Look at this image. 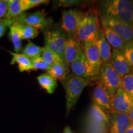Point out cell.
<instances>
[{"instance_id": "cell-1", "label": "cell", "mask_w": 133, "mask_h": 133, "mask_svg": "<svg viewBox=\"0 0 133 133\" xmlns=\"http://www.w3.org/2000/svg\"><path fill=\"white\" fill-rule=\"evenodd\" d=\"M100 30L97 14L94 11L86 13L83 15L75 36L83 46L86 43L97 41Z\"/></svg>"}, {"instance_id": "cell-2", "label": "cell", "mask_w": 133, "mask_h": 133, "mask_svg": "<svg viewBox=\"0 0 133 133\" xmlns=\"http://www.w3.org/2000/svg\"><path fill=\"white\" fill-rule=\"evenodd\" d=\"M104 14L133 26V4L128 0H110L102 3Z\"/></svg>"}, {"instance_id": "cell-3", "label": "cell", "mask_w": 133, "mask_h": 133, "mask_svg": "<svg viewBox=\"0 0 133 133\" xmlns=\"http://www.w3.org/2000/svg\"><path fill=\"white\" fill-rule=\"evenodd\" d=\"M65 91L66 114L74 108L84 89L88 86V81L74 74H69L62 81Z\"/></svg>"}, {"instance_id": "cell-4", "label": "cell", "mask_w": 133, "mask_h": 133, "mask_svg": "<svg viewBox=\"0 0 133 133\" xmlns=\"http://www.w3.org/2000/svg\"><path fill=\"white\" fill-rule=\"evenodd\" d=\"M98 75L99 81L112 97L121 87V77L115 71L110 63L102 65Z\"/></svg>"}, {"instance_id": "cell-5", "label": "cell", "mask_w": 133, "mask_h": 133, "mask_svg": "<svg viewBox=\"0 0 133 133\" xmlns=\"http://www.w3.org/2000/svg\"><path fill=\"white\" fill-rule=\"evenodd\" d=\"M9 21L11 25L14 23H21L44 31L47 30L52 23L51 19L47 17L42 11H37L35 13H23L17 17Z\"/></svg>"}, {"instance_id": "cell-6", "label": "cell", "mask_w": 133, "mask_h": 133, "mask_svg": "<svg viewBox=\"0 0 133 133\" xmlns=\"http://www.w3.org/2000/svg\"><path fill=\"white\" fill-rule=\"evenodd\" d=\"M101 21L102 25L115 32L127 44L133 42V26L104 14L101 16Z\"/></svg>"}, {"instance_id": "cell-7", "label": "cell", "mask_w": 133, "mask_h": 133, "mask_svg": "<svg viewBox=\"0 0 133 133\" xmlns=\"http://www.w3.org/2000/svg\"><path fill=\"white\" fill-rule=\"evenodd\" d=\"M45 47L49 48L64 60V51L66 37L61 29L47 30L44 31Z\"/></svg>"}, {"instance_id": "cell-8", "label": "cell", "mask_w": 133, "mask_h": 133, "mask_svg": "<svg viewBox=\"0 0 133 133\" xmlns=\"http://www.w3.org/2000/svg\"><path fill=\"white\" fill-rule=\"evenodd\" d=\"M83 13L77 9L62 11L61 29L68 36H75Z\"/></svg>"}, {"instance_id": "cell-9", "label": "cell", "mask_w": 133, "mask_h": 133, "mask_svg": "<svg viewBox=\"0 0 133 133\" xmlns=\"http://www.w3.org/2000/svg\"><path fill=\"white\" fill-rule=\"evenodd\" d=\"M132 102V98L120 87L111 99L112 112L128 114Z\"/></svg>"}, {"instance_id": "cell-10", "label": "cell", "mask_w": 133, "mask_h": 133, "mask_svg": "<svg viewBox=\"0 0 133 133\" xmlns=\"http://www.w3.org/2000/svg\"><path fill=\"white\" fill-rule=\"evenodd\" d=\"M73 74L88 80L96 77L92 67L88 62L83 51L75 62L70 65Z\"/></svg>"}, {"instance_id": "cell-11", "label": "cell", "mask_w": 133, "mask_h": 133, "mask_svg": "<svg viewBox=\"0 0 133 133\" xmlns=\"http://www.w3.org/2000/svg\"><path fill=\"white\" fill-rule=\"evenodd\" d=\"M82 48L84 56L92 67L94 75L97 76L102 63L96 41L86 43L82 46Z\"/></svg>"}, {"instance_id": "cell-12", "label": "cell", "mask_w": 133, "mask_h": 133, "mask_svg": "<svg viewBox=\"0 0 133 133\" xmlns=\"http://www.w3.org/2000/svg\"><path fill=\"white\" fill-rule=\"evenodd\" d=\"M110 64L115 71L123 78L132 72L133 69L126 60L122 51L113 49Z\"/></svg>"}, {"instance_id": "cell-13", "label": "cell", "mask_w": 133, "mask_h": 133, "mask_svg": "<svg viewBox=\"0 0 133 133\" xmlns=\"http://www.w3.org/2000/svg\"><path fill=\"white\" fill-rule=\"evenodd\" d=\"M83 51L82 44L75 36H68L64 51V61L70 66L78 58Z\"/></svg>"}, {"instance_id": "cell-14", "label": "cell", "mask_w": 133, "mask_h": 133, "mask_svg": "<svg viewBox=\"0 0 133 133\" xmlns=\"http://www.w3.org/2000/svg\"><path fill=\"white\" fill-rule=\"evenodd\" d=\"M92 98L94 103L97 105L103 110L112 112L111 109V99L112 96L108 92L106 88L99 81L96 83L93 89Z\"/></svg>"}, {"instance_id": "cell-15", "label": "cell", "mask_w": 133, "mask_h": 133, "mask_svg": "<svg viewBox=\"0 0 133 133\" xmlns=\"http://www.w3.org/2000/svg\"><path fill=\"white\" fill-rule=\"evenodd\" d=\"M132 123L128 114L113 112L110 133H125Z\"/></svg>"}, {"instance_id": "cell-16", "label": "cell", "mask_w": 133, "mask_h": 133, "mask_svg": "<svg viewBox=\"0 0 133 133\" xmlns=\"http://www.w3.org/2000/svg\"><path fill=\"white\" fill-rule=\"evenodd\" d=\"M28 9H29V0H10L5 19H14Z\"/></svg>"}, {"instance_id": "cell-17", "label": "cell", "mask_w": 133, "mask_h": 133, "mask_svg": "<svg viewBox=\"0 0 133 133\" xmlns=\"http://www.w3.org/2000/svg\"><path fill=\"white\" fill-rule=\"evenodd\" d=\"M88 120L105 126L110 124L109 116L104 110L94 103L91 105L88 111Z\"/></svg>"}, {"instance_id": "cell-18", "label": "cell", "mask_w": 133, "mask_h": 133, "mask_svg": "<svg viewBox=\"0 0 133 133\" xmlns=\"http://www.w3.org/2000/svg\"><path fill=\"white\" fill-rule=\"evenodd\" d=\"M102 30L104 33L105 38L111 47H112L113 49L119 50L123 52L127 43L120 36L107 26L102 25Z\"/></svg>"}, {"instance_id": "cell-19", "label": "cell", "mask_w": 133, "mask_h": 133, "mask_svg": "<svg viewBox=\"0 0 133 133\" xmlns=\"http://www.w3.org/2000/svg\"><path fill=\"white\" fill-rule=\"evenodd\" d=\"M96 43L99 48L102 64H105V63H110L111 56H112L111 46L105 38L102 29L100 30L99 37L96 41Z\"/></svg>"}, {"instance_id": "cell-20", "label": "cell", "mask_w": 133, "mask_h": 133, "mask_svg": "<svg viewBox=\"0 0 133 133\" xmlns=\"http://www.w3.org/2000/svg\"><path fill=\"white\" fill-rule=\"evenodd\" d=\"M69 66L65 62L59 63L51 66L46 71L47 74L52 76L55 80H61L62 81L69 75Z\"/></svg>"}, {"instance_id": "cell-21", "label": "cell", "mask_w": 133, "mask_h": 133, "mask_svg": "<svg viewBox=\"0 0 133 133\" xmlns=\"http://www.w3.org/2000/svg\"><path fill=\"white\" fill-rule=\"evenodd\" d=\"M9 53L12 55V57L11 64H17L18 67H19V69L21 72L33 70L31 61L29 57H26L22 53L20 54V53H16L13 52H9Z\"/></svg>"}, {"instance_id": "cell-22", "label": "cell", "mask_w": 133, "mask_h": 133, "mask_svg": "<svg viewBox=\"0 0 133 133\" xmlns=\"http://www.w3.org/2000/svg\"><path fill=\"white\" fill-rule=\"evenodd\" d=\"M38 83L39 85L45 89L49 94H52L57 88V81L55 80L49 74H43L39 75L37 77Z\"/></svg>"}, {"instance_id": "cell-23", "label": "cell", "mask_w": 133, "mask_h": 133, "mask_svg": "<svg viewBox=\"0 0 133 133\" xmlns=\"http://www.w3.org/2000/svg\"><path fill=\"white\" fill-rule=\"evenodd\" d=\"M9 38L14 46V52L19 53L22 50V38L16 23L9 26Z\"/></svg>"}, {"instance_id": "cell-24", "label": "cell", "mask_w": 133, "mask_h": 133, "mask_svg": "<svg viewBox=\"0 0 133 133\" xmlns=\"http://www.w3.org/2000/svg\"><path fill=\"white\" fill-rule=\"evenodd\" d=\"M21 34L22 39H34L38 36L39 30L35 27L29 25L16 23Z\"/></svg>"}, {"instance_id": "cell-25", "label": "cell", "mask_w": 133, "mask_h": 133, "mask_svg": "<svg viewBox=\"0 0 133 133\" xmlns=\"http://www.w3.org/2000/svg\"><path fill=\"white\" fill-rule=\"evenodd\" d=\"M41 57L50 67L56 64L65 62L64 60L61 56L45 46L43 48Z\"/></svg>"}, {"instance_id": "cell-26", "label": "cell", "mask_w": 133, "mask_h": 133, "mask_svg": "<svg viewBox=\"0 0 133 133\" xmlns=\"http://www.w3.org/2000/svg\"><path fill=\"white\" fill-rule=\"evenodd\" d=\"M43 48H44L40 47L34 44L31 41H29L23 49L22 54L29 57L30 59L32 60L35 58L41 57Z\"/></svg>"}, {"instance_id": "cell-27", "label": "cell", "mask_w": 133, "mask_h": 133, "mask_svg": "<svg viewBox=\"0 0 133 133\" xmlns=\"http://www.w3.org/2000/svg\"><path fill=\"white\" fill-rule=\"evenodd\" d=\"M121 88L133 99V72L121 78Z\"/></svg>"}, {"instance_id": "cell-28", "label": "cell", "mask_w": 133, "mask_h": 133, "mask_svg": "<svg viewBox=\"0 0 133 133\" xmlns=\"http://www.w3.org/2000/svg\"><path fill=\"white\" fill-rule=\"evenodd\" d=\"M87 133H107V126L95 123L87 120L86 124Z\"/></svg>"}, {"instance_id": "cell-29", "label": "cell", "mask_w": 133, "mask_h": 133, "mask_svg": "<svg viewBox=\"0 0 133 133\" xmlns=\"http://www.w3.org/2000/svg\"><path fill=\"white\" fill-rule=\"evenodd\" d=\"M31 61V64H32L33 70H44L48 71L49 69L50 66L46 64V62L41 57L35 58V59H33Z\"/></svg>"}, {"instance_id": "cell-30", "label": "cell", "mask_w": 133, "mask_h": 133, "mask_svg": "<svg viewBox=\"0 0 133 133\" xmlns=\"http://www.w3.org/2000/svg\"><path fill=\"white\" fill-rule=\"evenodd\" d=\"M123 52L124 55V57L133 69V42L128 43Z\"/></svg>"}, {"instance_id": "cell-31", "label": "cell", "mask_w": 133, "mask_h": 133, "mask_svg": "<svg viewBox=\"0 0 133 133\" xmlns=\"http://www.w3.org/2000/svg\"><path fill=\"white\" fill-rule=\"evenodd\" d=\"M9 1L6 0H0V20L3 19V18L6 17L7 14L8 7H9Z\"/></svg>"}, {"instance_id": "cell-32", "label": "cell", "mask_w": 133, "mask_h": 133, "mask_svg": "<svg viewBox=\"0 0 133 133\" xmlns=\"http://www.w3.org/2000/svg\"><path fill=\"white\" fill-rule=\"evenodd\" d=\"M11 25V21L8 19L0 20V38L4 35L6 33V29Z\"/></svg>"}, {"instance_id": "cell-33", "label": "cell", "mask_w": 133, "mask_h": 133, "mask_svg": "<svg viewBox=\"0 0 133 133\" xmlns=\"http://www.w3.org/2000/svg\"><path fill=\"white\" fill-rule=\"evenodd\" d=\"M29 9L39 6V5L48 3L49 1L46 0H29Z\"/></svg>"}, {"instance_id": "cell-34", "label": "cell", "mask_w": 133, "mask_h": 133, "mask_svg": "<svg viewBox=\"0 0 133 133\" xmlns=\"http://www.w3.org/2000/svg\"><path fill=\"white\" fill-rule=\"evenodd\" d=\"M79 1H60V6H64V7H71V6H76L78 4Z\"/></svg>"}, {"instance_id": "cell-35", "label": "cell", "mask_w": 133, "mask_h": 133, "mask_svg": "<svg viewBox=\"0 0 133 133\" xmlns=\"http://www.w3.org/2000/svg\"><path fill=\"white\" fill-rule=\"evenodd\" d=\"M128 115L129 116V118H130L131 122H132V123L133 124V102H132V105H131L130 109H129V111L128 112Z\"/></svg>"}, {"instance_id": "cell-36", "label": "cell", "mask_w": 133, "mask_h": 133, "mask_svg": "<svg viewBox=\"0 0 133 133\" xmlns=\"http://www.w3.org/2000/svg\"><path fill=\"white\" fill-rule=\"evenodd\" d=\"M62 133H74V131L71 130L70 127H69V126H66V127L64 128V131H63Z\"/></svg>"}, {"instance_id": "cell-37", "label": "cell", "mask_w": 133, "mask_h": 133, "mask_svg": "<svg viewBox=\"0 0 133 133\" xmlns=\"http://www.w3.org/2000/svg\"><path fill=\"white\" fill-rule=\"evenodd\" d=\"M125 133H133V124L130 126V128L126 131Z\"/></svg>"}, {"instance_id": "cell-38", "label": "cell", "mask_w": 133, "mask_h": 133, "mask_svg": "<svg viewBox=\"0 0 133 133\" xmlns=\"http://www.w3.org/2000/svg\"><path fill=\"white\" fill-rule=\"evenodd\" d=\"M132 72H133V71H132Z\"/></svg>"}]
</instances>
